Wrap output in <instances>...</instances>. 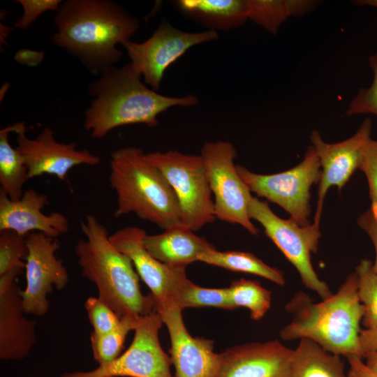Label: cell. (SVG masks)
Returning a JSON list of instances; mask_svg holds the SVG:
<instances>
[{
    "label": "cell",
    "instance_id": "obj_1",
    "mask_svg": "<svg viewBox=\"0 0 377 377\" xmlns=\"http://www.w3.org/2000/svg\"><path fill=\"white\" fill-rule=\"evenodd\" d=\"M52 43L101 73L121 58L119 44L139 29V20L109 0H67L56 10Z\"/></svg>",
    "mask_w": 377,
    "mask_h": 377
},
{
    "label": "cell",
    "instance_id": "obj_2",
    "mask_svg": "<svg viewBox=\"0 0 377 377\" xmlns=\"http://www.w3.org/2000/svg\"><path fill=\"white\" fill-rule=\"evenodd\" d=\"M141 77L130 63L120 68L110 66L91 82L89 93L93 99L84 114V127L91 138H103L114 128L130 124L155 127L157 117L168 108L191 107L199 102L193 94L161 95L148 88Z\"/></svg>",
    "mask_w": 377,
    "mask_h": 377
},
{
    "label": "cell",
    "instance_id": "obj_3",
    "mask_svg": "<svg viewBox=\"0 0 377 377\" xmlns=\"http://www.w3.org/2000/svg\"><path fill=\"white\" fill-rule=\"evenodd\" d=\"M357 290V276L353 272L336 293L320 302L297 291L284 306L292 319L280 330V337L286 341L309 339L332 354L364 359L359 337L365 309Z\"/></svg>",
    "mask_w": 377,
    "mask_h": 377
},
{
    "label": "cell",
    "instance_id": "obj_4",
    "mask_svg": "<svg viewBox=\"0 0 377 377\" xmlns=\"http://www.w3.org/2000/svg\"><path fill=\"white\" fill-rule=\"evenodd\" d=\"M80 228L84 238L75 247L77 264L82 276L96 286L98 297L120 318H138L154 311L152 295L142 293L131 260L112 244L107 228L89 214L81 221Z\"/></svg>",
    "mask_w": 377,
    "mask_h": 377
},
{
    "label": "cell",
    "instance_id": "obj_5",
    "mask_svg": "<svg viewBox=\"0 0 377 377\" xmlns=\"http://www.w3.org/2000/svg\"><path fill=\"white\" fill-rule=\"evenodd\" d=\"M110 168L109 183L117 194L114 217L133 213L164 230L184 226L174 191L140 148L127 147L114 151Z\"/></svg>",
    "mask_w": 377,
    "mask_h": 377
},
{
    "label": "cell",
    "instance_id": "obj_6",
    "mask_svg": "<svg viewBox=\"0 0 377 377\" xmlns=\"http://www.w3.org/2000/svg\"><path fill=\"white\" fill-rule=\"evenodd\" d=\"M145 157L174 191L185 226L195 231L215 220L212 193L200 155L169 150L145 154Z\"/></svg>",
    "mask_w": 377,
    "mask_h": 377
},
{
    "label": "cell",
    "instance_id": "obj_7",
    "mask_svg": "<svg viewBox=\"0 0 377 377\" xmlns=\"http://www.w3.org/2000/svg\"><path fill=\"white\" fill-rule=\"evenodd\" d=\"M248 214L251 219L260 223L266 235L296 268L304 286L316 292L322 300L332 295L327 284L316 273L311 261L316 253L321 234L319 225L300 226L291 219H283L270 209L267 202L251 197Z\"/></svg>",
    "mask_w": 377,
    "mask_h": 377
},
{
    "label": "cell",
    "instance_id": "obj_8",
    "mask_svg": "<svg viewBox=\"0 0 377 377\" xmlns=\"http://www.w3.org/2000/svg\"><path fill=\"white\" fill-rule=\"evenodd\" d=\"M237 170L251 192L281 206L299 226L311 224L310 188L321 178L320 160L312 145L300 163L284 172L261 175L239 165Z\"/></svg>",
    "mask_w": 377,
    "mask_h": 377
},
{
    "label": "cell",
    "instance_id": "obj_9",
    "mask_svg": "<svg viewBox=\"0 0 377 377\" xmlns=\"http://www.w3.org/2000/svg\"><path fill=\"white\" fill-rule=\"evenodd\" d=\"M237 154L233 145L223 140L205 142L200 153L214 195L216 219L240 225L257 235L258 230L248 214L253 195L234 163Z\"/></svg>",
    "mask_w": 377,
    "mask_h": 377
},
{
    "label": "cell",
    "instance_id": "obj_10",
    "mask_svg": "<svg viewBox=\"0 0 377 377\" xmlns=\"http://www.w3.org/2000/svg\"><path fill=\"white\" fill-rule=\"evenodd\" d=\"M163 324L156 311L138 317L132 343L117 359L91 371L65 373L61 377H174L170 370V357L159 341Z\"/></svg>",
    "mask_w": 377,
    "mask_h": 377
},
{
    "label": "cell",
    "instance_id": "obj_11",
    "mask_svg": "<svg viewBox=\"0 0 377 377\" xmlns=\"http://www.w3.org/2000/svg\"><path fill=\"white\" fill-rule=\"evenodd\" d=\"M214 30L186 32L171 25L166 20L161 22L152 35L142 43L131 40L122 43L133 67L143 77L151 89H160L168 67L192 47L218 38Z\"/></svg>",
    "mask_w": 377,
    "mask_h": 377
},
{
    "label": "cell",
    "instance_id": "obj_12",
    "mask_svg": "<svg viewBox=\"0 0 377 377\" xmlns=\"http://www.w3.org/2000/svg\"><path fill=\"white\" fill-rule=\"evenodd\" d=\"M26 239V287L21 293L24 309L26 313L43 316L50 309L47 295L54 288L64 289L69 275L62 260L56 256L61 246L57 238L34 232L27 235Z\"/></svg>",
    "mask_w": 377,
    "mask_h": 377
},
{
    "label": "cell",
    "instance_id": "obj_13",
    "mask_svg": "<svg viewBox=\"0 0 377 377\" xmlns=\"http://www.w3.org/2000/svg\"><path fill=\"white\" fill-rule=\"evenodd\" d=\"M145 230L137 226L124 227L112 235L110 240L132 261L139 277L148 286L159 313L176 306L174 298L177 289L187 279L185 268L169 267L155 258L146 249Z\"/></svg>",
    "mask_w": 377,
    "mask_h": 377
},
{
    "label": "cell",
    "instance_id": "obj_14",
    "mask_svg": "<svg viewBox=\"0 0 377 377\" xmlns=\"http://www.w3.org/2000/svg\"><path fill=\"white\" fill-rule=\"evenodd\" d=\"M16 149L24 158L28 170L29 179L47 174L64 181L68 172L74 167L87 165L94 166L101 158L87 149H77L75 142H57L54 131L46 126L35 138L26 135L27 126L23 121L17 122Z\"/></svg>",
    "mask_w": 377,
    "mask_h": 377
},
{
    "label": "cell",
    "instance_id": "obj_15",
    "mask_svg": "<svg viewBox=\"0 0 377 377\" xmlns=\"http://www.w3.org/2000/svg\"><path fill=\"white\" fill-rule=\"evenodd\" d=\"M371 121L367 118L353 136L340 142L327 143L323 140L318 131L311 133L310 139L322 168L313 223H320L328 189L337 186L340 191L358 168L361 150L371 138Z\"/></svg>",
    "mask_w": 377,
    "mask_h": 377
},
{
    "label": "cell",
    "instance_id": "obj_16",
    "mask_svg": "<svg viewBox=\"0 0 377 377\" xmlns=\"http://www.w3.org/2000/svg\"><path fill=\"white\" fill-rule=\"evenodd\" d=\"M23 271L15 269L0 276V359L22 360L36 342L34 320L25 316L22 290L17 278Z\"/></svg>",
    "mask_w": 377,
    "mask_h": 377
},
{
    "label": "cell",
    "instance_id": "obj_17",
    "mask_svg": "<svg viewBox=\"0 0 377 377\" xmlns=\"http://www.w3.org/2000/svg\"><path fill=\"white\" fill-rule=\"evenodd\" d=\"M182 312L173 306L158 313L170 336L174 377H215L220 367V353L214 351L212 340L191 335Z\"/></svg>",
    "mask_w": 377,
    "mask_h": 377
},
{
    "label": "cell",
    "instance_id": "obj_18",
    "mask_svg": "<svg viewBox=\"0 0 377 377\" xmlns=\"http://www.w3.org/2000/svg\"><path fill=\"white\" fill-rule=\"evenodd\" d=\"M292 353L278 340L232 346L220 353L215 377H288Z\"/></svg>",
    "mask_w": 377,
    "mask_h": 377
},
{
    "label": "cell",
    "instance_id": "obj_19",
    "mask_svg": "<svg viewBox=\"0 0 377 377\" xmlns=\"http://www.w3.org/2000/svg\"><path fill=\"white\" fill-rule=\"evenodd\" d=\"M47 203V195L33 188L15 200L0 191V232L11 230L22 235L37 232L55 238L66 233L68 219L58 212L44 214L42 210Z\"/></svg>",
    "mask_w": 377,
    "mask_h": 377
},
{
    "label": "cell",
    "instance_id": "obj_20",
    "mask_svg": "<svg viewBox=\"0 0 377 377\" xmlns=\"http://www.w3.org/2000/svg\"><path fill=\"white\" fill-rule=\"evenodd\" d=\"M193 232L183 225L175 226L158 235L147 234L144 244L163 264L174 268H186L188 265L199 261L204 253L215 249Z\"/></svg>",
    "mask_w": 377,
    "mask_h": 377
},
{
    "label": "cell",
    "instance_id": "obj_21",
    "mask_svg": "<svg viewBox=\"0 0 377 377\" xmlns=\"http://www.w3.org/2000/svg\"><path fill=\"white\" fill-rule=\"evenodd\" d=\"M176 8L209 30L229 31L248 20L247 0H179Z\"/></svg>",
    "mask_w": 377,
    "mask_h": 377
},
{
    "label": "cell",
    "instance_id": "obj_22",
    "mask_svg": "<svg viewBox=\"0 0 377 377\" xmlns=\"http://www.w3.org/2000/svg\"><path fill=\"white\" fill-rule=\"evenodd\" d=\"M288 377H348L341 356L309 339H300L293 350Z\"/></svg>",
    "mask_w": 377,
    "mask_h": 377
},
{
    "label": "cell",
    "instance_id": "obj_23",
    "mask_svg": "<svg viewBox=\"0 0 377 377\" xmlns=\"http://www.w3.org/2000/svg\"><path fill=\"white\" fill-rule=\"evenodd\" d=\"M17 123L0 130V191L11 200H19L24 193L23 186L29 179L24 158L9 142V134L16 132Z\"/></svg>",
    "mask_w": 377,
    "mask_h": 377
},
{
    "label": "cell",
    "instance_id": "obj_24",
    "mask_svg": "<svg viewBox=\"0 0 377 377\" xmlns=\"http://www.w3.org/2000/svg\"><path fill=\"white\" fill-rule=\"evenodd\" d=\"M316 3L309 0H247V16L274 34L288 17L306 13Z\"/></svg>",
    "mask_w": 377,
    "mask_h": 377
},
{
    "label": "cell",
    "instance_id": "obj_25",
    "mask_svg": "<svg viewBox=\"0 0 377 377\" xmlns=\"http://www.w3.org/2000/svg\"><path fill=\"white\" fill-rule=\"evenodd\" d=\"M200 262L230 271L251 274L268 279L279 286L286 283L283 272L272 267L251 253L214 249L204 253Z\"/></svg>",
    "mask_w": 377,
    "mask_h": 377
},
{
    "label": "cell",
    "instance_id": "obj_26",
    "mask_svg": "<svg viewBox=\"0 0 377 377\" xmlns=\"http://www.w3.org/2000/svg\"><path fill=\"white\" fill-rule=\"evenodd\" d=\"M228 290L234 309H248L253 320L261 319L271 306V291L263 287L258 281L235 280L232 281Z\"/></svg>",
    "mask_w": 377,
    "mask_h": 377
},
{
    "label": "cell",
    "instance_id": "obj_27",
    "mask_svg": "<svg viewBox=\"0 0 377 377\" xmlns=\"http://www.w3.org/2000/svg\"><path fill=\"white\" fill-rule=\"evenodd\" d=\"M175 305L183 310L186 308L214 307L233 310L228 288H209L195 285L188 278L177 289Z\"/></svg>",
    "mask_w": 377,
    "mask_h": 377
},
{
    "label": "cell",
    "instance_id": "obj_28",
    "mask_svg": "<svg viewBox=\"0 0 377 377\" xmlns=\"http://www.w3.org/2000/svg\"><path fill=\"white\" fill-rule=\"evenodd\" d=\"M138 318L125 316L112 331L105 334L91 332V348L99 365L108 364L121 355L126 338L131 330H134Z\"/></svg>",
    "mask_w": 377,
    "mask_h": 377
},
{
    "label": "cell",
    "instance_id": "obj_29",
    "mask_svg": "<svg viewBox=\"0 0 377 377\" xmlns=\"http://www.w3.org/2000/svg\"><path fill=\"white\" fill-rule=\"evenodd\" d=\"M358 281V296L364 306L362 323L366 329L377 327V272L373 263L362 260L355 268Z\"/></svg>",
    "mask_w": 377,
    "mask_h": 377
},
{
    "label": "cell",
    "instance_id": "obj_30",
    "mask_svg": "<svg viewBox=\"0 0 377 377\" xmlns=\"http://www.w3.org/2000/svg\"><path fill=\"white\" fill-rule=\"evenodd\" d=\"M27 254L26 235L11 230L0 232V276L15 269H25Z\"/></svg>",
    "mask_w": 377,
    "mask_h": 377
},
{
    "label": "cell",
    "instance_id": "obj_31",
    "mask_svg": "<svg viewBox=\"0 0 377 377\" xmlns=\"http://www.w3.org/2000/svg\"><path fill=\"white\" fill-rule=\"evenodd\" d=\"M84 308L93 327V333L109 332L116 328L121 321V318L98 297H88Z\"/></svg>",
    "mask_w": 377,
    "mask_h": 377
},
{
    "label": "cell",
    "instance_id": "obj_32",
    "mask_svg": "<svg viewBox=\"0 0 377 377\" xmlns=\"http://www.w3.org/2000/svg\"><path fill=\"white\" fill-rule=\"evenodd\" d=\"M373 81L369 88H362L350 103L346 115L373 114L377 116V53L369 58Z\"/></svg>",
    "mask_w": 377,
    "mask_h": 377
},
{
    "label": "cell",
    "instance_id": "obj_33",
    "mask_svg": "<svg viewBox=\"0 0 377 377\" xmlns=\"http://www.w3.org/2000/svg\"><path fill=\"white\" fill-rule=\"evenodd\" d=\"M358 169L367 179L371 201L370 208L377 211V140L370 138L363 146Z\"/></svg>",
    "mask_w": 377,
    "mask_h": 377
},
{
    "label": "cell",
    "instance_id": "obj_34",
    "mask_svg": "<svg viewBox=\"0 0 377 377\" xmlns=\"http://www.w3.org/2000/svg\"><path fill=\"white\" fill-rule=\"evenodd\" d=\"M23 8L22 15L15 22V27L26 29L43 13L57 10L62 3L61 0H17Z\"/></svg>",
    "mask_w": 377,
    "mask_h": 377
},
{
    "label": "cell",
    "instance_id": "obj_35",
    "mask_svg": "<svg viewBox=\"0 0 377 377\" xmlns=\"http://www.w3.org/2000/svg\"><path fill=\"white\" fill-rule=\"evenodd\" d=\"M357 223L368 234L374 244L376 259L373 266L377 272V211L369 208L358 218Z\"/></svg>",
    "mask_w": 377,
    "mask_h": 377
},
{
    "label": "cell",
    "instance_id": "obj_36",
    "mask_svg": "<svg viewBox=\"0 0 377 377\" xmlns=\"http://www.w3.org/2000/svg\"><path fill=\"white\" fill-rule=\"evenodd\" d=\"M348 363V377H377V365L367 364L357 356L346 357Z\"/></svg>",
    "mask_w": 377,
    "mask_h": 377
},
{
    "label": "cell",
    "instance_id": "obj_37",
    "mask_svg": "<svg viewBox=\"0 0 377 377\" xmlns=\"http://www.w3.org/2000/svg\"><path fill=\"white\" fill-rule=\"evenodd\" d=\"M359 339L364 356L367 353L377 352V327L361 330Z\"/></svg>",
    "mask_w": 377,
    "mask_h": 377
},
{
    "label": "cell",
    "instance_id": "obj_38",
    "mask_svg": "<svg viewBox=\"0 0 377 377\" xmlns=\"http://www.w3.org/2000/svg\"><path fill=\"white\" fill-rule=\"evenodd\" d=\"M365 362L371 365H377V352L367 353L364 356Z\"/></svg>",
    "mask_w": 377,
    "mask_h": 377
},
{
    "label": "cell",
    "instance_id": "obj_39",
    "mask_svg": "<svg viewBox=\"0 0 377 377\" xmlns=\"http://www.w3.org/2000/svg\"><path fill=\"white\" fill-rule=\"evenodd\" d=\"M358 5H367L377 8V0H362L356 1Z\"/></svg>",
    "mask_w": 377,
    "mask_h": 377
},
{
    "label": "cell",
    "instance_id": "obj_40",
    "mask_svg": "<svg viewBox=\"0 0 377 377\" xmlns=\"http://www.w3.org/2000/svg\"><path fill=\"white\" fill-rule=\"evenodd\" d=\"M111 377H117V376H111Z\"/></svg>",
    "mask_w": 377,
    "mask_h": 377
}]
</instances>
